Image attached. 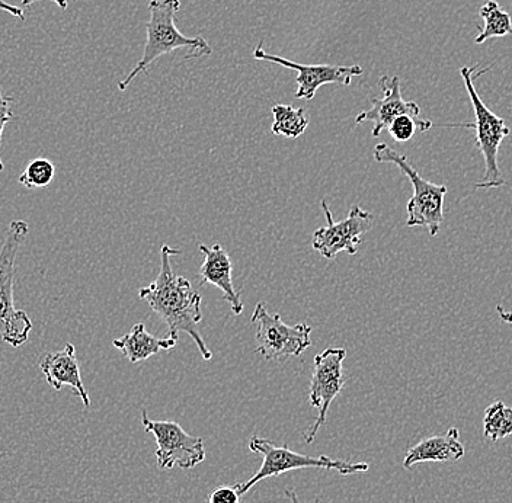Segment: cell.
I'll list each match as a JSON object with an SVG mask.
<instances>
[{
    "label": "cell",
    "instance_id": "obj_1",
    "mask_svg": "<svg viewBox=\"0 0 512 503\" xmlns=\"http://www.w3.org/2000/svg\"><path fill=\"white\" fill-rule=\"evenodd\" d=\"M179 249L163 245L160 249V271L158 278L152 284L139 291L140 299L149 304L153 313H156L166 323L169 336L179 341V333L190 335L197 345L201 357L206 361L213 358V352L208 349L200 326L203 320L201 312L200 294L192 288L190 281L181 275H176L171 265V256L179 255Z\"/></svg>",
    "mask_w": 512,
    "mask_h": 503
},
{
    "label": "cell",
    "instance_id": "obj_2",
    "mask_svg": "<svg viewBox=\"0 0 512 503\" xmlns=\"http://www.w3.org/2000/svg\"><path fill=\"white\" fill-rule=\"evenodd\" d=\"M181 8V0H150V19L146 25L147 40L142 59L128 73L127 78L118 83L121 92L127 91L140 73H146L159 57L166 56L179 48H187L185 59L211 56L213 48L201 37H185L176 28L175 15Z\"/></svg>",
    "mask_w": 512,
    "mask_h": 503
},
{
    "label": "cell",
    "instance_id": "obj_3",
    "mask_svg": "<svg viewBox=\"0 0 512 503\" xmlns=\"http://www.w3.org/2000/svg\"><path fill=\"white\" fill-rule=\"evenodd\" d=\"M28 230L27 221H11L0 248V338L14 348L27 344L32 331L30 316L14 304L16 256Z\"/></svg>",
    "mask_w": 512,
    "mask_h": 503
},
{
    "label": "cell",
    "instance_id": "obj_4",
    "mask_svg": "<svg viewBox=\"0 0 512 503\" xmlns=\"http://www.w3.org/2000/svg\"><path fill=\"white\" fill-rule=\"evenodd\" d=\"M249 450L262 456V464L252 479L236 483L235 489L238 490L240 496L245 495L248 490L268 477L280 476V474L294 472V470H335L342 476H348V474L366 473L370 469L367 463H351V461L335 460L328 456H304V454L290 450L287 445L277 447L274 442L256 437V435L249 441Z\"/></svg>",
    "mask_w": 512,
    "mask_h": 503
},
{
    "label": "cell",
    "instance_id": "obj_5",
    "mask_svg": "<svg viewBox=\"0 0 512 503\" xmlns=\"http://www.w3.org/2000/svg\"><path fill=\"white\" fill-rule=\"evenodd\" d=\"M374 159L377 163H392L398 166L403 175L411 181L414 194L409 200L408 227H425L432 237L440 233L441 224L444 221V198H446V185L432 184L422 178L408 158L402 153L396 152L386 143L377 144L374 149Z\"/></svg>",
    "mask_w": 512,
    "mask_h": 503
},
{
    "label": "cell",
    "instance_id": "obj_6",
    "mask_svg": "<svg viewBox=\"0 0 512 503\" xmlns=\"http://www.w3.org/2000/svg\"><path fill=\"white\" fill-rule=\"evenodd\" d=\"M475 67L463 66L460 69L464 86L472 102L473 111H475V124H472L476 130V147L482 153L485 159V176L482 181L475 185L476 189H494L505 185L504 176L499 171L498 152L501 143L505 137L510 136L511 128L502 120L501 117L494 114L485 102L482 101L475 88Z\"/></svg>",
    "mask_w": 512,
    "mask_h": 503
},
{
    "label": "cell",
    "instance_id": "obj_7",
    "mask_svg": "<svg viewBox=\"0 0 512 503\" xmlns=\"http://www.w3.org/2000/svg\"><path fill=\"white\" fill-rule=\"evenodd\" d=\"M251 320L256 326V352H259L264 360L281 361L283 358L300 357L312 346V328L309 325L299 323L288 326L278 313L270 315L264 303L256 304Z\"/></svg>",
    "mask_w": 512,
    "mask_h": 503
},
{
    "label": "cell",
    "instance_id": "obj_8",
    "mask_svg": "<svg viewBox=\"0 0 512 503\" xmlns=\"http://www.w3.org/2000/svg\"><path fill=\"white\" fill-rule=\"evenodd\" d=\"M142 425L144 431L155 437L158 450L156 460L159 469L171 470L179 467L191 470L206 460V447L203 438L192 437L182 429V426L172 421H153L142 410Z\"/></svg>",
    "mask_w": 512,
    "mask_h": 503
},
{
    "label": "cell",
    "instance_id": "obj_9",
    "mask_svg": "<svg viewBox=\"0 0 512 503\" xmlns=\"http://www.w3.org/2000/svg\"><path fill=\"white\" fill-rule=\"evenodd\" d=\"M345 357H347V351L344 348H328L315 357L309 399L310 405L318 409V419L304 434L306 444H312L316 440L320 428L326 424L332 402L344 389L345 376L342 364Z\"/></svg>",
    "mask_w": 512,
    "mask_h": 503
},
{
    "label": "cell",
    "instance_id": "obj_10",
    "mask_svg": "<svg viewBox=\"0 0 512 503\" xmlns=\"http://www.w3.org/2000/svg\"><path fill=\"white\" fill-rule=\"evenodd\" d=\"M322 210L328 226L320 227L313 233V249L329 261L341 252L355 255L363 242L361 239L373 227V214L363 210L360 205H354L347 219L336 223L325 200L322 201Z\"/></svg>",
    "mask_w": 512,
    "mask_h": 503
},
{
    "label": "cell",
    "instance_id": "obj_11",
    "mask_svg": "<svg viewBox=\"0 0 512 503\" xmlns=\"http://www.w3.org/2000/svg\"><path fill=\"white\" fill-rule=\"evenodd\" d=\"M254 57L262 62H271L286 69L297 72L296 99L312 101L320 86L336 83V85L350 86L352 79L364 73L361 66H332V64H302L291 62L275 54L265 53L262 44L255 48Z\"/></svg>",
    "mask_w": 512,
    "mask_h": 503
},
{
    "label": "cell",
    "instance_id": "obj_12",
    "mask_svg": "<svg viewBox=\"0 0 512 503\" xmlns=\"http://www.w3.org/2000/svg\"><path fill=\"white\" fill-rule=\"evenodd\" d=\"M380 89H382L383 98L373 99L370 110L360 112L355 118L357 124L373 123V131H371L373 137H379L384 128H389L400 115L421 118L419 105L402 98L398 76H392V78L383 76L380 79Z\"/></svg>",
    "mask_w": 512,
    "mask_h": 503
},
{
    "label": "cell",
    "instance_id": "obj_13",
    "mask_svg": "<svg viewBox=\"0 0 512 503\" xmlns=\"http://www.w3.org/2000/svg\"><path fill=\"white\" fill-rule=\"evenodd\" d=\"M40 370L56 392L69 386L82 399L85 408H91V397L83 384L75 346L67 344L62 351L48 352L41 358Z\"/></svg>",
    "mask_w": 512,
    "mask_h": 503
},
{
    "label": "cell",
    "instance_id": "obj_14",
    "mask_svg": "<svg viewBox=\"0 0 512 503\" xmlns=\"http://www.w3.org/2000/svg\"><path fill=\"white\" fill-rule=\"evenodd\" d=\"M198 249L204 255V264L200 268L201 284H210L219 288L223 293L224 300L232 307L233 315H242L243 303L240 293L235 290V285H233V264L230 261L229 253L222 245H213L210 248L200 245Z\"/></svg>",
    "mask_w": 512,
    "mask_h": 503
},
{
    "label": "cell",
    "instance_id": "obj_15",
    "mask_svg": "<svg viewBox=\"0 0 512 503\" xmlns=\"http://www.w3.org/2000/svg\"><path fill=\"white\" fill-rule=\"evenodd\" d=\"M464 457V447L457 428H450L444 435L425 438L412 447L403 458V467L412 469L419 463H447Z\"/></svg>",
    "mask_w": 512,
    "mask_h": 503
},
{
    "label": "cell",
    "instance_id": "obj_16",
    "mask_svg": "<svg viewBox=\"0 0 512 503\" xmlns=\"http://www.w3.org/2000/svg\"><path fill=\"white\" fill-rule=\"evenodd\" d=\"M112 345L120 349L131 364H137V362L149 360L160 351H169V349L175 348L178 341L171 336L163 339L155 338L146 331L144 323H136L130 332L126 333L123 338L115 339Z\"/></svg>",
    "mask_w": 512,
    "mask_h": 503
},
{
    "label": "cell",
    "instance_id": "obj_17",
    "mask_svg": "<svg viewBox=\"0 0 512 503\" xmlns=\"http://www.w3.org/2000/svg\"><path fill=\"white\" fill-rule=\"evenodd\" d=\"M272 115H274V123H272L271 131L275 136L299 139L309 127V115L304 108L275 105L272 108Z\"/></svg>",
    "mask_w": 512,
    "mask_h": 503
},
{
    "label": "cell",
    "instance_id": "obj_18",
    "mask_svg": "<svg viewBox=\"0 0 512 503\" xmlns=\"http://www.w3.org/2000/svg\"><path fill=\"white\" fill-rule=\"evenodd\" d=\"M479 15L485 22V27L480 30V34L475 38L476 44H483L491 38H501L512 34L511 16L495 0L486 2L480 8Z\"/></svg>",
    "mask_w": 512,
    "mask_h": 503
},
{
    "label": "cell",
    "instance_id": "obj_19",
    "mask_svg": "<svg viewBox=\"0 0 512 503\" xmlns=\"http://www.w3.org/2000/svg\"><path fill=\"white\" fill-rule=\"evenodd\" d=\"M483 435L488 440L499 441L512 435V408L504 402H495L485 410Z\"/></svg>",
    "mask_w": 512,
    "mask_h": 503
},
{
    "label": "cell",
    "instance_id": "obj_20",
    "mask_svg": "<svg viewBox=\"0 0 512 503\" xmlns=\"http://www.w3.org/2000/svg\"><path fill=\"white\" fill-rule=\"evenodd\" d=\"M56 168L48 159L38 158L32 160L25 171L19 175V184L28 189L46 188L53 182Z\"/></svg>",
    "mask_w": 512,
    "mask_h": 503
},
{
    "label": "cell",
    "instance_id": "obj_21",
    "mask_svg": "<svg viewBox=\"0 0 512 503\" xmlns=\"http://www.w3.org/2000/svg\"><path fill=\"white\" fill-rule=\"evenodd\" d=\"M431 128L432 123L430 120L411 117V115H400V117L396 118V120L390 124L387 130H389L393 140L399 143H405L414 139L416 131H419V133H427Z\"/></svg>",
    "mask_w": 512,
    "mask_h": 503
},
{
    "label": "cell",
    "instance_id": "obj_22",
    "mask_svg": "<svg viewBox=\"0 0 512 503\" xmlns=\"http://www.w3.org/2000/svg\"><path fill=\"white\" fill-rule=\"evenodd\" d=\"M12 101L14 99L11 96H5L0 92V146H2V134L6 124L14 120V112L11 110ZM3 169H5V165H3L2 159H0V172Z\"/></svg>",
    "mask_w": 512,
    "mask_h": 503
},
{
    "label": "cell",
    "instance_id": "obj_23",
    "mask_svg": "<svg viewBox=\"0 0 512 503\" xmlns=\"http://www.w3.org/2000/svg\"><path fill=\"white\" fill-rule=\"evenodd\" d=\"M208 503H240V495L235 488L222 486L208 496Z\"/></svg>",
    "mask_w": 512,
    "mask_h": 503
},
{
    "label": "cell",
    "instance_id": "obj_24",
    "mask_svg": "<svg viewBox=\"0 0 512 503\" xmlns=\"http://www.w3.org/2000/svg\"><path fill=\"white\" fill-rule=\"evenodd\" d=\"M0 11L8 12L12 16H16L19 21H25L24 9L21 6H14L11 3L5 2V0H0Z\"/></svg>",
    "mask_w": 512,
    "mask_h": 503
},
{
    "label": "cell",
    "instance_id": "obj_25",
    "mask_svg": "<svg viewBox=\"0 0 512 503\" xmlns=\"http://www.w3.org/2000/svg\"><path fill=\"white\" fill-rule=\"evenodd\" d=\"M41 2V0H21V8H30L34 3ZM51 2L56 3L59 8L67 9V0H51Z\"/></svg>",
    "mask_w": 512,
    "mask_h": 503
},
{
    "label": "cell",
    "instance_id": "obj_26",
    "mask_svg": "<svg viewBox=\"0 0 512 503\" xmlns=\"http://www.w3.org/2000/svg\"><path fill=\"white\" fill-rule=\"evenodd\" d=\"M496 313H498L499 319L505 323H512V312H508L502 306H496Z\"/></svg>",
    "mask_w": 512,
    "mask_h": 503
},
{
    "label": "cell",
    "instance_id": "obj_27",
    "mask_svg": "<svg viewBox=\"0 0 512 503\" xmlns=\"http://www.w3.org/2000/svg\"><path fill=\"white\" fill-rule=\"evenodd\" d=\"M286 495L290 498V501L293 503H300L299 498H297V493L294 490H286Z\"/></svg>",
    "mask_w": 512,
    "mask_h": 503
}]
</instances>
